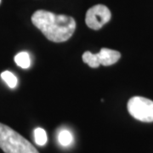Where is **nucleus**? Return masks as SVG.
<instances>
[{
	"label": "nucleus",
	"mask_w": 153,
	"mask_h": 153,
	"mask_svg": "<svg viewBox=\"0 0 153 153\" xmlns=\"http://www.w3.org/2000/svg\"><path fill=\"white\" fill-rule=\"evenodd\" d=\"M32 22L49 41L63 43L73 35L76 22L71 16L55 15L52 12L39 10L32 16Z\"/></svg>",
	"instance_id": "1"
},
{
	"label": "nucleus",
	"mask_w": 153,
	"mask_h": 153,
	"mask_svg": "<svg viewBox=\"0 0 153 153\" xmlns=\"http://www.w3.org/2000/svg\"><path fill=\"white\" fill-rule=\"evenodd\" d=\"M0 148L5 153H39L27 140L3 123H0Z\"/></svg>",
	"instance_id": "2"
},
{
	"label": "nucleus",
	"mask_w": 153,
	"mask_h": 153,
	"mask_svg": "<svg viewBox=\"0 0 153 153\" xmlns=\"http://www.w3.org/2000/svg\"><path fill=\"white\" fill-rule=\"evenodd\" d=\"M128 111L134 118L144 123L153 122V101L141 96H134L128 102Z\"/></svg>",
	"instance_id": "3"
},
{
	"label": "nucleus",
	"mask_w": 153,
	"mask_h": 153,
	"mask_svg": "<svg viewBox=\"0 0 153 153\" xmlns=\"http://www.w3.org/2000/svg\"><path fill=\"white\" fill-rule=\"evenodd\" d=\"M111 14L105 5L96 4L88 10L85 22L88 27L93 30H100L111 20Z\"/></svg>",
	"instance_id": "4"
},
{
	"label": "nucleus",
	"mask_w": 153,
	"mask_h": 153,
	"mask_svg": "<svg viewBox=\"0 0 153 153\" xmlns=\"http://www.w3.org/2000/svg\"><path fill=\"white\" fill-rule=\"evenodd\" d=\"M97 55H98L100 65L105 66L113 65L115 63H117L121 58V54L118 51L106 49V48L100 49V52L97 53Z\"/></svg>",
	"instance_id": "5"
},
{
	"label": "nucleus",
	"mask_w": 153,
	"mask_h": 153,
	"mask_svg": "<svg viewBox=\"0 0 153 153\" xmlns=\"http://www.w3.org/2000/svg\"><path fill=\"white\" fill-rule=\"evenodd\" d=\"M82 61L92 68H97L100 66L97 54H93L90 51H86L82 55Z\"/></svg>",
	"instance_id": "6"
},
{
	"label": "nucleus",
	"mask_w": 153,
	"mask_h": 153,
	"mask_svg": "<svg viewBox=\"0 0 153 153\" xmlns=\"http://www.w3.org/2000/svg\"><path fill=\"white\" fill-rule=\"evenodd\" d=\"M15 62L23 69H27L31 66V59L27 52H21L15 56Z\"/></svg>",
	"instance_id": "7"
},
{
	"label": "nucleus",
	"mask_w": 153,
	"mask_h": 153,
	"mask_svg": "<svg viewBox=\"0 0 153 153\" xmlns=\"http://www.w3.org/2000/svg\"><path fill=\"white\" fill-rule=\"evenodd\" d=\"M34 140L35 143L40 146H44L48 142V136H47V133L42 128H37L34 129Z\"/></svg>",
	"instance_id": "8"
},
{
	"label": "nucleus",
	"mask_w": 153,
	"mask_h": 153,
	"mask_svg": "<svg viewBox=\"0 0 153 153\" xmlns=\"http://www.w3.org/2000/svg\"><path fill=\"white\" fill-rule=\"evenodd\" d=\"M58 141L62 146H69L73 141V136L69 130L62 129L58 134Z\"/></svg>",
	"instance_id": "9"
},
{
	"label": "nucleus",
	"mask_w": 153,
	"mask_h": 153,
	"mask_svg": "<svg viewBox=\"0 0 153 153\" xmlns=\"http://www.w3.org/2000/svg\"><path fill=\"white\" fill-rule=\"evenodd\" d=\"M1 78L7 83V85L11 88L16 87L18 79L14 73L10 71H4L1 73Z\"/></svg>",
	"instance_id": "10"
},
{
	"label": "nucleus",
	"mask_w": 153,
	"mask_h": 153,
	"mask_svg": "<svg viewBox=\"0 0 153 153\" xmlns=\"http://www.w3.org/2000/svg\"><path fill=\"white\" fill-rule=\"evenodd\" d=\"M0 3H1V0H0Z\"/></svg>",
	"instance_id": "11"
}]
</instances>
